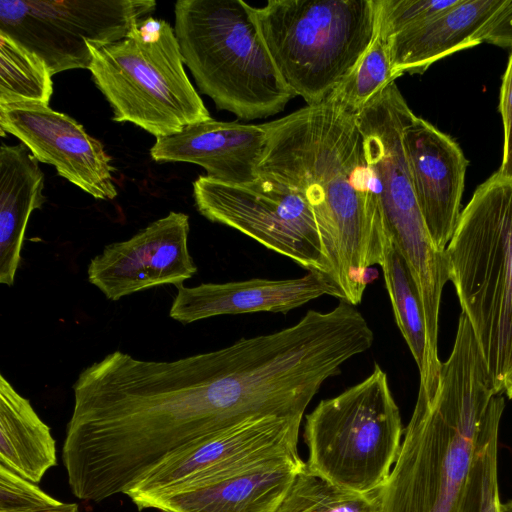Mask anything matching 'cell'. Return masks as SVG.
Wrapping results in <instances>:
<instances>
[{
	"mask_svg": "<svg viewBox=\"0 0 512 512\" xmlns=\"http://www.w3.org/2000/svg\"><path fill=\"white\" fill-rule=\"evenodd\" d=\"M44 174L22 143L0 147V283L12 286L21 261L26 226L46 201Z\"/></svg>",
	"mask_w": 512,
	"mask_h": 512,
	"instance_id": "ac0fdd59",
	"label": "cell"
},
{
	"mask_svg": "<svg viewBox=\"0 0 512 512\" xmlns=\"http://www.w3.org/2000/svg\"><path fill=\"white\" fill-rule=\"evenodd\" d=\"M276 512H378V504L375 494L345 490L304 463Z\"/></svg>",
	"mask_w": 512,
	"mask_h": 512,
	"instance_id": "603a6c76",
	"label": "cell"
},
{
	"mask_svg": "<svg viewBox=\"0 0 512 512\" xmlns=\"http://www.w3.org/2000/svg\"><path fill=\"white\" fill-rule=\"evenodd\" d=\"M500 512H512V501L500 504Z\"/></svg>",
	"mask_w": 512,
	"mask_h": 512,
	"instance_id": "f1b7e54d",
	"label": "cell"
},
{
	"mask_svg": "<svg viewBox=\"0 0 512 512\" xmlns=\"http://www.w3.org/2000/svg\"><path fill=\"white\" fill-rule=\"evenodd\" d=\"M177 288L169 316L183 324L220 315L287 313L322 295H334L327 279L316 272L293 279L253 278Z\"/></svg>",
	"mask_w": 512,
	"mask_h": 512,
	"instance_id": "9a60e30c",
	"label": "cell"
},
{
	"mask_svg": "<svg viewBox=\"0 0 512 512\" xmlns=\"http://www.w3.org/2000/svg\"><path fill=\"white\" fill-rule=\"evenodd\" d=\"M0 465L35 484L57 465L50 427L4 375L0 376Z\"/></svg>",
	"mask_w": 512,
	"mask_h": 512,
	"instance_id": "d6986e66",
	"label": "cell"
},
{
	"mask_svg": "<svg viewBox=\"0 0 512 512\" xmlns=\"http://www.w3.org/2000/svg\"><path fill=\"white\" fill-rule=\"evenodd\" d=\"M1 135L11 134L38 162L99 200L117 196L111 157L103 144L70 116L37 102L0 104Z\"/></svg>",
	"mask_w": 512,
	"mask_h": 512,
	"instance_id": "8fae6325",
	"label": "cell"
},
{
	"mask_svg": "<svg viewBox=\"0 0 512 512\" xmlns=\"http://www.w3.org/2000/svg\"><path fill=\"white\" fill-rule=\"evenodd\" d=\"M264 125L259 174L298 190L310 204L334 297L357 306L388 238L357 115L330 96Z\"/></svg>",
	"mask_w": 512,
	"mask_h": 512,
	"instance_id": "6da1fadb",
	"label": "cell"
},
{
	"mask_svg": "<svg viewBox=\"0 0 512 512\" xmlns=\"http://www.w3.org/2000/svg\"><path fill=\"white\" fill-rule=\"evenodd\" d=\"M304 461L288 458L154 502L158 512H276Z\"/></svg>",
	"mask_w": 512,
	"mask_h": 512,
	"instance_id": "e0dca14e",
	"label": "cell"
},
{
	"mask_svg": "<svg viewBox=\"0 0 512 512\" xmlns=\"http://www.w3.org/2000/svg\"><path fill=\"white\" fill-rule=\"evenodd\" d=\"M253 11L280 75L309 106L343 83L379 24L378 0H270Z\"/></svg>",
	"mask_w": 512,
	"mask_h": 512,
	"instance_id": "5b68a950",
	"label": "cell"
},
{
	"mask_svg": "<svg viewBox=\"0 0 512 512\" xmlns=\"http://www.w3.org/2000/svg\"><path fill=\"white\" fill-rule=\"evenodd\" d=\"M499 112L502 117L504 141L502 161L497 172L504 177L512 178V50L502 77Z\"/></svg>",
	"mask_w": 512,
	"mask_h": 512,
	"instance_id": "484cf974",
	"label": "cell"
},
{
	"mask_svg": "<svg viewBox=\"0 0 512 512\" xmlns=\"http://www.w3.org/2000/svg\"><path fill=\"white\" fill-rule=\"evenodd\" d=\"M189 230L187 214L169 212L92 258L89 282L112 301L151 287L182 285L197 272L187 245Z\"/></svg>",
	"mask_w": 512,
	"mask_h": 512,
	"instance_id": "7c38bea8",
	"label": "cell"
},
{
	"mask_svg": "<svg viewBox=\"0 0 512 512\" xmlns=\"http://www.w3.org/2000/svg\"><path fill=\"white\" fill-rule=\"evenodd\" d=\"M380 266L396 324L419 369V392L431 397L437 388L439 375L434 371L429 357L421 297L406 261L389 237Z\"/></svg>",
	"mask_w": 512,
	"mask_h": 512,
	"instance_id": "ffe728a7",
	"label": "cell"
},
{
	"mask_svg": "<svg viewBox=\"0 0 512 512\" xmlns=\"http://www.w3.org/2000/svg\"><path fill=\"white\" fill-rule=\"evenodd\" d=\"M193 197L209 221L240 231L328 281L330 265L315 215L298 190L264 174L245 184L201 175L193 182Z\"/></svg>",
	"mask_w": 512,
	"mask_h": 512,
	"instance_id": "ba28073f",
	"label": "cell"
},
{
	"mask_svg": "<svg viewBox=\"0 0 512 512\" xmlns=\"http://www.w3.org/2000/svg\"><path fill=\"white\" fill-rule=\"evenodd\" d=\"M449 275L498 393L512 375V178L492 174L446 247Z\"/></svg>",
	"mask_w": 512,
	"mask_h": 512,
	"instance_id": "3957f363",
	"label": "cell"
},
{
	"mask_svg": "<svg viewBox=\"0 0 512 512\" xmlns=\"http://www.w3.org/2000/svg\"><path fill=\"white\" fill-rule=\"evenodd\" d=\"M89 48L92 80L112 108L113 121L133 123L158 138L211 119L165 20L149 16L122 40Z\"/></svg>",
	"mask_w": 512,
	"mask_h": 512,
	"instance_id": "8992f818",
	"label": "cell"
},
{
	"mask_svg": "<svg viewBox=\"0 0 512 512\" xmlns=\"http://www.w3.org/2000/svg\"><path fill=\"white\" fill-rule=\"evenodd\" d=\"M468 318L431 397L418 392L394 466L375 493L378 512H457L482 427L502 398Z\"/></svg>",
	"mask_w": 512,
	"mask_h": 512,
	"instance_id": "7a4b0ae2",
	"label": "cell"
},
{
	"mask_svg": "<svg viewBox=\"0 0 512 512\" xmlns=\"http://www.w3.org/2000/svg\"><path fill=\"white\" fill-rule=\"evenodd\" d=\"M507 0H458L433 16L400 27L379 28L389 46L393 75L426 71L454 52L474 47L482 28Z\"/></svg>",
	"mask_w": 512,
	"mask_h": 512,
	"instance_id": "2e32d148",
	"label": "cell"
},
{
	"mask_svg": "<svg viewBox=\"0 0 512 512\" xmlns=\"http://www.w3.org/2000/svg\"><path fill=\"white\" fill-rule=\"evenodd\" d=\"M174 32L184 64L216 107L244 120L279 113L295 97L242 0H178Z\"/></svg>",
	"mask_w": 512,
	"mask_h": 512,
	"instance_id": "277c9868",
	"label": "cell"
},
{
	"mask_svg": "<svg viewBox=\"0 0 512 512\" xmlns=\"http://www.w3.org/2000/svg\"><path fill=\"white\" fill-rule=\"evenodd\" d=\"M302 417L254 418L195 442L165 458L125 495L141 511L157 500L298 458Z\"/></svg>",
	"mask_w": 512,
	"mask_h": 512,
	"instance_id": "30bf717a",
	"label": "cell"
},
{
	"mask_svg": "<svg viewBox=\"0 0 512 512\" xmlns=\"http://www.w3.org/2000/svg\"><path fill=\"white\" fill-rule=\"evenodd\" d=\"M51 77L40 57L0 32V104L49 105L53 93Z\"/></svg>",
	"mask_w": 512,
	"mask_h": 512,
	"instance_id": "44dd1931",
	"label": "cell"
},
{
	"mask_svg": "<svg viewBox=\"0 0 512 512\" xmlns=\"http://www.w3.org/2000/svg\"><path fill=\"white\" fill-rule=\"evenodd\" d=\"M396 79L392 72L389 46L378 24L370 47L331 96L347 110L357 114Z\"/></svg>",
	"mask_w": 512,
	"mask_h": 512,
	"instance_id": "cb8c5ba5",
	"label": "cell"
},
{
	"mask_svg": "<svg viewBox=\"0 0 512 512\" xmlns=\"http://www.w3.org/2000/svg\"><path fill=\"white\" fill-rule=\"evenodd\" d=\"M154 0H0V32L40 57L53 76L89 69L91 51L127 37Z\"/></svg>",
	"mask_w": 512,
	"mask_h": 512,
	"instance_id": "9c48e42d",
	"label": "cell"
},
{
	"mask_svg": "<svg viewBox=\"0 0 512 512\" xmlns=\"http://www.w3.org/2000/svg\"><path fill=\"white\" fill-rule=\"evenodd\" d=\"M504 407L505 402L502 397L493 407L482 427L457 512H500L497 443Z\"/></svg>",
	"mask_w": 512,
	"mask_h": 512,
	"instance_id": "7402d4cb",
	"label": "cell"
},
{
	"mask_svg": "<svg viewBox=\"0 0 512 512\" xmlns=\"http://www.w3.org/2000/svg\"><path fill=\"white\" fill-rule=\"evenodd\" d=\"M402 139L421 214L434 245L444 251L461 214L468 161L450 136L415 114Z\"/></svg>",
	"mask_w": 512,
	"mask_h": 512,
	"instance_id": "4fadbf2b",
	"label": "cell"
},
{
	"mask_svg": "<svg viewBox=\"0 0 512 512\" xmlns=\"http://www.w3.org/2000/svg\"><path fill=\"white\" fill-rule=\"evenodd\" d=\"M504 392L506 393L508 398L512 400V375L508 378L505 384Z\"/></svg>",
	"mask_w": 512,
	"mask_h": 512,
	"instance_id": "83f0119b",
	"label": "cell"
},
{
	"mask_svg": "<svg viewBox=\"0 0 512 512\" xmlns=\"http://www.w3.org/2000/svg\"><path fill=\"white\" fill-rule=\"evenodd\" d=\"M0 512H80V509L78 504L62 502L0 465Z\"/></svg>",
	"mask_w": 512,
	"mask_h": 512,
	"instance_id": "d4e9b609",
	"label": "cell"
},
{
	"mask_svg": "<svg viewBox=\"0 0 512 512\" xmlns=\"http://www.w3.org/2000/svg\"><path fill=\"white\" fill-rule=\"evenodd\" d=\"M477 40L480 43L512 48V0H507L501 10L481 29Z\"/></svg>",
	"mask_w": 512,
	"mask_h": 512,
	"instance_id": "4316f807",
	"label": "cell"
},
{
	"mask_svg": "<svg viewBox=\"0 0 512 512\" xmlns=\"http://www.w3.org/2000/svg\"><path fill=\"white\" fill-rule=\"evenodd\" d=\"M399 408L386 373H372L306 416L308 468L335 485L375 494L386 482L401 446Z\"/></svg>",
	"mask_w": 512,
	"mask_h": 512,
	"instance_id": "52a82bcc",
	"label": "cell"
},
{
	"mask_svg": "<svg viewBox=\"0 0 512 512\" xmlns=\"http://www.w3.org/2000/svg\"><path fill=\"white\" fill-rule=\"evenodd\" d=\"M264 124H242L209 119L182 132L158 137L150 149L156 162H188L201 166L206 176L230 184H245L259 176L266 146Z\"/></svg>",
	"mask_w": 512,
	"mask_h": 512,
	"instance_id": "5bb4252c",
	"label": "cell"
}]
</instances>
